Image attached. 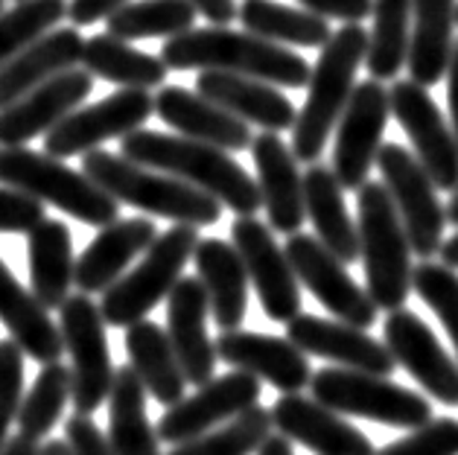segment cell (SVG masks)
Returning a JSON list of instances; mask_svg holds the SVG:
<instances>
[{
	"mask_svg": "<svg viewBox=\"0 0 458 455\" xmlns=\"http://www.w3.org/2000/svg\"><path fill=\"white\" fill-rule=\"evenodd\" d=\"M120 155L131 164L187 181L196 190L214 196L222 207H231L237 216H254L263 207L257 181L231 158V152L210 143L138 129L120 140Z\"/></svg>",
	"mask_w": 458,
	"mask_h": 455,
	"instance_id": "obj_1",
	"label": "cell"
},
{
	"mask_svg": "<svg viewBox=\"0 0 458 455\" xmlns=\"http://www.w3.org/2000/svg\"><path fill=\"white\" fill-rule=\"evenodd\" d=\"M158 59L166 71L237 73L275 88H307L310 80V64L295 50L228 27L187 29L166 38Z\"/></svg>",
	"mask_w": 458,
	"mask_h": 455,
	"instance_id": "obj_2",
	"label": "cell"
},
{
	"mask_svg": "<svg viewBox=\"0 0 458 455\" xmlns=\"http://www.w3.org/2000/svg\"><path fill=\"white\" fill-rule=\"evenodd\" d=\"M368 32L360 24H344L321 47L318 62L310 68L307 99L293 126V155L304 164L321 158L327 138L351 103L356 71L365 64Z\"/></svg>",
	"mask_w": 458,
	"mask_h": 455,
	"instance_id": "obj_3",
	"label": "cell"
},
{
	"mask_svg": "<svg viewBox=\"0 0 458 455\" xmlns=\"http://www.w3.org/2000/svg\"><path fill=\"white\" fill-rule=\"evenodd\" d=\"M82 173L99 190H106L117 205H131L143 214L173 219L175 225H216L222 205L187 181L164 175L149 166L131 164L129 158L106 149H94L82 158Z\"/></svg>",
	"mask_w": 458,
	"mask_h": 455,
	"instance_id": "obj_4",
	"label": "cell"
},
{
	"mask_svg": "<svg viewBox=\"0 0 458 455\" xmlns=\"http://www.w3.org/2000/svg\"><path fill=\"white\" fill-rule=\"evenodd\" d=\"M356 234H360V260L365 265L368 298L377 309L394 313L411 295V246L397 216V207L386 193L383 181H365L356 190Z\"/></svg>",
	"mask_w": 458,
	"mask_h": 455,
	"instance_id": "obj_5",
	"label": "cell"
},
{
	"mask_svg": "<svg viewBox=\"0 0 458 455\" xmlns=\"http://www.w3.org/2000/svg\"><path fill=\"white\" fill-rule=\"evenodd\" d=\"M0 187L38 198L80 219L82 225L106 228L120 219V205L106 190L88 179L85 173L71 170L47 152H32L27 147H0Z\"/></svg>",
	"mask_w": 458,
	"mask_h": 455,
	"instance_id": "obj_6",
	"label": "cell"
},
{
	"mask_svg": "<svg viewBox=\"0 0 458 455\" xmlns=\"http://www.w3.org/2000/svg\"><path fill=\"white\" fill-rule=\"evenodd\" d=\"M199 240L202 237L193 225H173L161 237H155L135 269L103 292L99 313H103L106 324L131 327L147 318L182 281V272L187 260L193 257Z\"/></svg>",
	"mask_w": 458,
	"mask_h": 455,
	"instance_id": "obj_7",
	"label": "cell"
},
{
	"mask_svg": "<svg viewBox=\"0 0 458 455\" xmlns=\"http://www.w3.org/2000/svg\"><path fill=\"white\" fill-rule=\"evenodd\" d=\"M312 400L327 406L336 415L365 417L374 424L394 429H420L432 420V406L427 397L406 385L391 383L388 376L321 368L310 380Z\"/></svg>",
	"mask_w": 458,
	"mask_h": 455,
	"instance_id": "obj_8",
	"label": "cell"
},
{
	"mask_svg": "<svg viewBox=\"0 0 458 455\" xmlns=\"http://www.w3.org/2000/svg\"><path fill=\"white\" fill-rule=\"evenodd\" d=\"M59 333L64 350L71 353V403L76 415L94 417L108 400L114 383V365L108 357L106 321L91 295L76 292L62 307Z\"/></svg>",
	"mask_w": 458,
	"mask_h": 455,
	"instance_id": "obj_9",
	"label": "cell"
},
{
	"mask_svg": "<svg viewBox=\"0 0 458 455\" xmlns=\"http://www.w3.org/2000/svg\"><path fill=\"white\" fill-rule=\"evenodd\" d=\"M383 187L397 207V216L403 222L411 251L420 260H432L444 246L446 207L438 198V187L432 184L427 170L409 149L397 143H383L377 155Z\"/></svg>",
	"mask_w": 458,
	"mask_h": 455,
	"instance_id": "obj_10",
	"label": "cell"
},
{
	"mask_svg": "<svg viewBox=\"0 0 458 455\" xmlns=\"http://www.w3.org/2000/svg\"><path fill=\"white\" fill-rule=\"evenodd\" d=\"M155 114V97L149 91L120 88L117 94L99 99L94 105L76 108L59 126L44 135V152L50 158H73V155L94 152L99 143L126 138L143 129Z\"/></svg>",
	"mask_w": 458,
	"mask_h": 455,
	"instance_id": "obj_11",
	"label": "cell"
},
{
	"mask_svg": "<svg viewBox=\"0 0 458 455\" xmlns=\"http://www.w3.org/2000/svg\"><path fill=\"white\" fill-rule=\"evenodd\" d=\"M388 105L397 123L403 126L418 164L427 170L432 184L444 193L458 190V143L446 126L441 108L429 91L411 80H397L388 88Z\"/></svg>",
	"mask_w": 458,
	"mask_h": 455,
	"instance_id": "obj_12",
	"label": "cell"
},
{
	"mask_svg": "<svg viewBox=\"0 0 458 455\" xmlns=\"http://www.w3.org/2000/svg\"><path fill=\"white\" fill-rule=\"evenodd\" d=\"M286 257L298 283L327 309V313L351 327L368 330L377 321V307L368 292L353 281L344 263L321 246L312 234H293L286 240Z\"/></svg>",
	"mask_w": 458,
	"mask_h": 455,
	"instance_id": "obj_13",
	"label": "cell"
},
{
	"mask_svg": "<svg viewBox=\"0 0 458 455\" xmlns=\"http://www.w3.org/2000/svg\"><path fill=\"white\" fill-rule=\"evenodd\" d=\"M231 246L240 254L249 283L260 298L263 313L281 324L298 318L301 283L289 265L286 251L277 246L275 231L257 216H240L231 225Z\"/></svg>",
	"mask_w": 458,
	"mask_h": 455,
	"instance_id": "obj_14",
	"label": "cell"
},
{
	"mask_svg": "<svg viewBox=\"0 0 458 455\" xmlns=\"http://www.w3.org/2000/svg\"><path fill=\"white\" fill-rule=\"evenodd\" d=\"M388 117V88H383V82L368 80L353 88L351 103L336 123V147H333L330 166L342 190H360L368 181V173L383 149Z\"/></svg>",
	"mask_w": 458,
	"mask_h": 455,
	"instance_id": "obj_15",
	"label": "cell"
},
{
	"mask_svg": "<svg viewBox=\"0 0 458 455\" xmlns=\"http://www.w3.org/2000/svg\"><path fill=\"white\" fill-rule=\"evenodd\" d=\"M260 394H263V385L242 371L214 376L210 383L199 385V392L193 397H184L182 403L166 409L158 420V426H155L158 441L170 443V447L193 441L199 435H205V432L240 417L242 412H249V409H254L260 403Z\"/></svg>",
	"mask_w": 458,
	"mask_h": 455,
	"instance_id": "obj_16",
	"label": "cell"
},
{
	"mask_svg": "<svg viewBox=\"0 0 458 455\" xmlns=\"http://www.w3.org/2000/svg\"><path fill=\"white\" fill-rule=\"evenodd\" d=\"M383 336L391 359L409 371L423 392L444 406L458 409V362L444 350L429 324H423L411 309L400 307L388 313Z\"/></svg>",
	"mask_w": 458,
	"mask_h": 455,
	"instance_id": "obj_17",
	"label": "cell"
},
{
	"mask_svg": "<svg viewBox=\"0 0 458 455\" xmlns=\"http://www.w3.org/2000/svg\"><path fill=\"white\" fill-rule=\"evenodd\" d=\"M286 339L304 353L333 362L336 368L391 376L397 371V362L391 359L383 341L368 336L365 330L351 327L336 318H321L301 313L286 324Z\"/></svg>",
	"mask_w": 458,
	"mask_h": 455,
	"instance_id": "obj_18",
	"label": "cell"
},
{
	"mask_svg": "<svg viewBox=\"0 0 458 455\" xmlns=\"http://www.w3.org/2000/svg\"><path fill=\"white\" fill-rule=\"evenodd\" d=\"M91 91L94 76L82 68H73L38 85L18 103L0 108V147H27L32 138L47 135L71 111L80 108V103H85Z\"/></svg>",
	"mask_w": 458,
	"mask_h": 455,
	"instance_id": "obj_19",
	"label": "cell"
},
{
	"mask_svg": "<svg viewBox=\"0 0 458 455\" xmlns=\"http://www.w3.org/2000/svg\"><path fill=\"white\" fill-rule=\"evenodd\" d=\"M216 359L228 362L233 371H242L275 385L281 394H301L312 380L310 359L289 339L269 333L231 330L214 341Z\"/></svg>",
	"mask_w": 458,
	"mask_h": 455,
	"instance_id": "obj_20",
	"label": "cell"
},
{
	"mask_svg": "<svg viewBox=\"0 0 458 455\" xmlns=\"http://www.w3.org/2000/svg\"><path fill=\"white\" fill-rule=\"evenodd\" d=\"M210 304L199 277H182L166 295V336L187 385H205L216 376V348L208 336Z\"/></svg>",
	"mask_w": 458,
	"mask_h": 455,
	"instance_id": "obj_21",
	"label": "cell"
},
{
	"mask_svg": "<svg viewBox=\"0 0 458 455\" xmlns=\"http://www.w3.org/2000/svg\"><path fill=\"white\" fill-rule=\"evenodd\" d=\"M251 158L257 166V190L269 216V228L293 237L307 219L304 210V175L298 170L293 147H286L281 135L263 131L251 140Z\"/></svg>",
	"mask_w": 458,
	"mask_h": 455,
	"instance_id": "obj_22",
	"label": "cell"
},
{
	"mask_svg": "<svg viewBox=\"0 0 458 455\" xmlns=\"http://www.w3.org/2000/svg\"><path fill=\"white\" fill-rule=\"evenodd\" d=\"M272 426L284 438L304 443L316 455H374V443L365 432L348 424L342 415L304 394H281L269 409Z\"/></svg>",
	"mask_w": 458,
	"mask_h": 455,
	"instance_id": "obj_23",
	"label": "cell"
},
{
	"mask_svg": "<svg viewBox=\"0 0 458 455\" xmlns=\"http://www.w3.org/2000/svg\"><path fill=\"white\" fill-rule=\"evenodd\" d=\"M155 114L182 138L210 143L222 152L251 149V126L182 85H161V91L155 94Z\"/></svg>",
	"mask_w": 458,
	"mask_h": 455,
	"instance_id": "obj_24",
	"label": "cell"
},
{
	"mask_svg": "<svg viewBox=\"0 0 458 455\" xmlns=\"http://www.w3.org/2000/svg\"><path fill=\"white\" fill-rule=\"evenodd\" d=\"M155 237H158L155 222L140 216L117 219L111 225L99 228V234L88 242V249L76 260L73 286L82 295H103L126 274L129 263L152 246Z\"/></svg>",
	"mask_w": 458,
	"mask_h": 455,
	"instance_id": "obj_25",
	"label": "cell"
},
{
	"mask_svg": "<svg viewBox=\"0 0 458 455\" xmlns=\"http://www.w3.org/2000/svg\"><path fill=\"white\" fill-rule=\"evenodd\" d=\"M196 94L225 108L245 126H260L263 131H275V135L293 129L298 117L293 99L284 97L275 85L251 80V76L202 71L196 80Z\"/></svg>",
	"mask_w": 458,
	"mask_h": 455,
	"instance_id": "obj_26",
	"label": "cell"
},
{
	"mask_svg": "<svg viewBox=\"0 0 458 455\" xmlns=\"http://www.w3.org/2000/svg\"><path fill=\"white\" fill-rule=\"evenodd\" d=\"M82 32L76 27L50 29L47 36L32 41L9 64L0 68V108L18 103L21 97L36 91L38 85L55 80L64 71L80 68L82 59Z\"/></svg>",
	"mask_w": 458,
	"mask_h": 455,
	"instance_id": "obj_27",
	"label": "cell"
},
{
	"mask_svg": "<svg viewBox=\"0 0 458 455\" xmlns=\"http://www.w3.org/2000/svg\"><path fill=\"white\" fill-rule=\"evenodd\" d=\"M193 260L199 272L196 277L208 292L214 324L222 333L240 330L245 321V307H249V274H245L237 249L216 237L199 240Z\"/></svg>",
	"mask_w": 458,
	"mask_h": 455,
	"instance_id": "obj_28",
	"label": "cell"
},
{
	"mask_svg": "<svg viewBox=\"0 0 458 455\" xmlns=\"http://www.w3.org/2000/svg\"><path fill=\"white\" fill-rule=\"evenodd\" d=\"M0 321L15 345L24 350V357L41 365L62 359L64 341L59 327L53 324L47 309L36 301V295L21 286L4 260H0Z\"/></svg>",
	"mask_w": 458,
	"mask_h": 455,
	"instance_id": "obj_29",
	"label": "cell"
},
{
	"mask_svg": "<svg viewBox=\"0 0 458 455\" xmlns=\"http://www.w3.org/2000/svg\"><path fill=\"white\" fill-rule=\"evenodd\" d=\"M304 210L316 228V240L333 257L344 265L360 260V234L344 205V190L330 166L318 161L304 173Z\"/></svg>",
	"mask_w": 458,
	"mask_h": 455,
	"instance_id": "obj_30",
	"label": "cell"
},
{
	"mask_svg": "<svg viewBox=\"0 0 458 455\" xmlns=\"http://www.w3.org/2000/svg\"><path fill=\"white\" fill-rule=\"evenodd\" d=\"M30 292L47 309H59L71 298L73 286V240L62 219H44L27 234Z\"/></svg>",
	"mask_w": 458,
	"mask_h": 455,
	"instance_id": "obj_31",
	"label": "cell"
},
{
	"mask_svg": "<svg viewBox=\"0 0 458 455\" xmlns=\"http://www.w3.org/2000/svg\"><path fill=\"white\" fill-rule=\"evenodd\" d=\"M458 0H411V41L406 68L411 82L432 88L444 80L453 55Z\"/></svg>",
	"mask_w": 458,
	"mask_h": 455,
	"instance_id": "obj_32",
	"label": "cell"
},
{
	"mask_svg": "<svg viewBox=\"0 0 458 455\" xmlns=\"http://www.w3.org/2000/svg\"><path fill=\"white\" fill-rule=\"evenodd\" d=\"M106 441L114 455H164L158 432L147 415V388L131 365H120L114 371L108 394Z\"/></svg>",
	"mask_w": 458,
	"mask_h": 455,
	"instance_id": "obj_33",
	"label": "cell"
},
{
	"mask_svg": "<svg viewBox=\"0 0 458 455\" xmlns=\"http://www.w3.org/2000/svg\"><path fill=\"white\" fill-rule=\"evenodd\" d=\"M126 353L138 380L161 406L170 409L184 400L187 376L175 359V350L164 327H158L149 318L126 327Z\"/></svg>",
	"mask_w": 458,
	"mask_h": 455,
	"instance_id": "obj_34",
	"label": "cell"
},
{
	"mask_svg": "<svg viewBox=\"0 0 458 455\" xmlns=\"http://www.w3.org/2000/svg\"><path fill=\"white\" fill-rule=\"evenodd\" d=\"M80 64L91 76H99V80L120 88H135V91L161 88L166 73H170L158 55L140 53L129 41H120L114 36H108V32L85 38Z\"/></svg>",
	"mask_w": 458,
	"mask_h": 455,
	"instance_id": "obj_35",
	"label": "cell"
},
{
	"mask_svg": "<svg viewBox=\"0 0 458 455\" xmlns=\"http://www.w3.org/2000/svg\"><path fill=\"white\" fill-rule=\"evenodd\" d=\"M237 18L251 36L281 44V47H324L330 41V21L293 9L275 0H242L237 6Z\"/></svg>",
	"mask_w": 458,
	"mask_h": 455,
	"instance_id": "obj_36",
	"label": "cell"
},
{
	"mask_svg": "<svg viewBox=\"0 0 458 455\" xmlns=\"http://www.w3.org/2000/svg\"><path fill=\"white\" fill-rule=\"evenodd\" d=\"M374 29L368 32L365 68L371 80L388 82L406 68L411 41V0H374Z\"/></svg>",
	"mask_w": 458,
	"mask_h": 455,
	"instance_id": "obj_37",
	"label": "cell"
},
{
	"mask_svg": "<svg viewBox=\"0 0 458 455\" xmlns=\"http://www.w3.org/2000/svg\"><path fill=\"white\" fill-rule=\"evenodd\" d=\"M196 6L190 0H131L106 18V32L120 41L140 38H175L193 29Z\"/></svg>",
	"mask_w": 458,
	"mask_h": 455,
	"instance_id": "obj_38",
	"label": "cell"
},
{
	"mask_svg": "<svg viewBox=\"0 0 458 455\" xmlns=\"http://www.w3.org/2000/svg\"><path fill=\"white\" fill-rule=\"evenodd\" d=\"M71 400V368L62 362L41 365L36 383L18 409V429L30 441H47Z\"/></svg>",
	"mask_w": 458,
	"mask_h": 455,
	"instance_id": "obj_39",
	"label": "cell"
},
{
	"mask_svg": "<svg viewBox=\"0 0 458 455\" xmlns=\"http://www.w3.org/2000/svg\"><path fill=\"white\" fill-rule=\"evenodd\" d=\"M272 415L269 409L254 406L240 417L228 420L216 429L205 432L187 443H178L173 452L166 455H254L260 443L272 435Z\"/></svg>",
	"mask_w": 458,
	"mask_h": 455,
	"instance_id": "obj_40",
	"label": "cell"
},
{
	"mask_svg": "<svg viewBox=\"0 0 458 455\" xmlns=\"http://www.w3.org/2000/svg\"><path fill=\"white\" fill-rule=\"evenodd\" d=\"M68 18L64 0H21L0 15V68Z\"/></svg>",
	"mask_w": 458,
	"mask_h": 455,
	"instance_id": "obj_41",
	"label": "cell"
},
{
	"mask_svg": "<svg viewBox=\"0 0 458 455\" xmlns=\"http://www.w3.org/2000/svg\"><path fill=\"white\" fill-rule=\"evenodd\" d=\"M411 292H418L420 301L438 316L458 350V274L444 263L423 260L411 272Z\"/></svg>",
	"mask_w": 458,
	"mask_h": 455,
	"instance_id": "obj_42",
	"label": "cell"
},
{
	"mask_svg": "<svg viewBox=\"0 0 458 455\" xmlns=\"http://www.w3.org/2000/svg\"><path fill=\"white\" fill-rule=\"evenodd\" d=\"M24 400V350L13 339H0V452L9 441V426L18 420Z\"/></svg>",
	"mask_w": 458,
	"mask_h": 455,
	"instance_id": "obj_43",
	"label": "cell"
},
{
	"mask_svg": "<svg viewBox=\"0 0 458 455\" xmlns=\"http://www.w3.org/2000/svg\"><path fill=\"white\" fill-rule=\"evenodd\" d=\"M374 455H458V420L432 417L427 426L411 429L406 438L386 443Z\"/></svg>",
	"mask_w": 458,
	"mask_h": 455,
	"instance_id": "obj_44",
	"label": "cell"
},
{
	"mask_svg": "<svg viewBox=\"0 0 458 455\" xmlns=\"http://www.w3.org/2000/svg\"><path fill=\"white\" fill-rule=\"evenodd\" d=\"M47 219V207L38 198L18 193L13 187H0V234H30Z\"/></svg>",
	"mask_w": 458,
	"mask_h": 455,
	"instance_id": "obj_45",
	"label": "cell"
},
{
	"mask_svg": "<svg viewBox=\"0 0 458 455\" xmlns=\"http://www.w3.org/2000/svg\"><path fill=\"white\" fill-rule=\"evenodd\" d=\"M64 441L73 455H114L106 441V432L94 424V417L88 415H73L68 424H64Z\"/></svg>",
	"mask_w": 458,
	"mask_h": 455,
	"instance_id": "obj_46",
	"label": "cell"
},
{
	"mask_svg": "<svg viewBox=\"0 0 458 455\" xmlns=\"http://www.w3.org/2000/svg\"><path fill=\"white\" fill-rule=\"evenodd\" d=\"M298 4L324 21L336 18L344 24H362L365 18H371L374 0H298Z\"/></svg>",
	"mask_w": 458,
	"mask_h": 455,
	"instance_id": "obj_47",
	"label": "cell"
},
{
	"mask_svg": "<svg viewBox=\"0 0 458 455\" xmlns=\"http://www.w3.org/2000/svg\"><path fill=\"white\" fill-rule=\"evenodd\" d=\"M126 4H131V0H71L68 18H71V24L80 29V27L111 18L120 6H126Z\"/></svg>",
	"mask_w": 458,
	"mask_h": 455,
	"instance_id": "obj_48",
	"label": "cell"
},
{
	"mask_svg": "<svg viewBox=\"0 0 458 455\" xmlns=\"http://www.w3.org/2000/svg\"><path fill=\"white\" fill-rule=\"evenodd\" d=\"M199 15L210 21V27H228L237 18V4L233 0H190Z\"/></svg>",
	"mask_w": 458,
	"mask_h": 455,
	"instance_id": "obj_49",
	"label": "cell"
},
{
	"mask_svg": "<svg viewBox=\"0 0 458 455\" xmlns=\"http://www.w3.org/2000/svg\"><path fill=\"white\" fill-rule=\"evenodd\" d=\"M446 99H450V120H453V135L458 143V38L453 44L450 64H446Z\"/></svg>",
	"mask_w": 458,
	"mask_h": 455,
	"instance_id": "obj_50",
	"label": "cell"
},
{
	"mask_svg": "<svg viewBox=\"0 0 458 455\" xmlns=\"http://www.w3.org/2000/svg\"><path fill=\"white\" fill-rule=\"evenodd\" d=\"M254 455H295V450H293V441L284 438L281 432H272Z\"/></svg>",
	"mask_w": 458,
	"mask_h": 455,
	"instance_id": "obj_51",
	"label": "cell"
},
{
	"mask_svg": "<svg viewBox=\"0 0 458 455\" xmlns=\"http://www.w3.org/2000/svg\"><path fill=\"white\" fill-rule=\"evenodd\" d=\"M0 455H38V443L24 438L18 432V435H13V438L6 441V447H4V452H0Z\"/></svg>",
	"mask_w": 458,
	"mask_h": 455,
	"instance_id": "obj_52",
	"label": "cell"
},
{
	"mask_svg": "<svg viewBox=\"0 0 458 455\" xmlns=\"http://www.w3.org/2000/svg\"><path fill=\"white\" fill-rule=\"evenodd\" d=\"M438 254L444 257V265H450L453 272L458 269V231H455L450 240H444V246H441Z\"/></svg>",
	"mask_w": 458,
	"mask_h": 455,
	"instance_id": "obj_53",
	"label": "cell"
},
{
	"mask_svg": "<svg viewBox=\"0 0 458 455\" xmlns=\"http://www.w3.org/2000/svg\"><path fill=\"white\" fill-rule=\"evenodd\" d=\"M38 455H73L71 447H68V441H62V438H47L44 441V447H38Z\"/></svg>",
	"mask_w": 458,
	"mask_h": 455,
	"instance_id": "obj_54",
	"label": "cell"
},
{
	"mask_svg": "<svg viewBox=\"0 0 458 455\" xmlns=\"http://www.w3.org/2000/svg\"><path fill=\"white\" fill-rule=\"evenodd\" d=\"M446 222H450V225H455V228H458V190L453 193L450 205H446Z\"/></svg>",
	"mask_w": 458,
	"mask_h": 455,
	"instance_id": "obj_55",
	"label": "cell"
},
{
	"mask_svg": "<svg viewBox=\"0 0 458 455\" xmlns=\"http://www.w3.org/2000/svg\"><path fill=\"white\" fill-rule=\"evenodd\" d=\"M6 13V9H4V0H0V15H4Z\"/></svg>",
	"mask_w": 458,
	"mask_h": 455,
	"instance_id": "obj_56",
	"label": "cell"
},
{
	"mask_svg": "<svg viewBox=\"0 0 458 455\" xmlns=\"http://www.w3.org/2000/svg\"><path fill=\"white\" fill-rule=\"evenodd\" d=\"M455 24H458V6H455Z\"/></svg>",
	"mask_w": 458,
	"mask_h": 455,
	"instance_id": "obj_57",
	"label": "cell"
},
{
	"mask_svg": "<svg viewBox=\"0 0 458 455\" xmlns=\"http://www.w3.org/2000/svg\"><path fill=\"white\" fill-rule=\"evenodd\" d=\"M18 4H21V0H18Z\"/></svg>",
	"mask_w": 458,
	"mask_h": 455,
	"instance_id": "obj_58",
	"label": "cell"
}]
</instances>
